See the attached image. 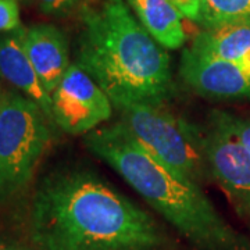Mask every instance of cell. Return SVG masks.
Returning a JSON list of instances; mask_svg holds the SVG:
<instances>
[{"label":"cell","mask_w":250,"mask_h":250,"mask_svg":"<svg viewBox=\"0 0 250 250\" xmlns=\"http://www.w3.org/2000/svg\"><path fill=\"white\" fill-rule=\"evenodd\" d=\"M190 47L232 62L250 74V21L206 29L196 36Z\"/></svg>","instance_id":"11"},{"label":"cell","mask_w":250,"mask_h":250,"mask_svg":"<svg viewBox=\"0 0 250 250\" xmlns=\"http://www.w3.org/2000/svg\"><path fill=\"white\" fill-rule=\"evenodd\" d=\"M235 126H236V132L241 138L242 145L250 154V117L242 118L235 116Z\"/></svg>","instance_id":"17"},{"label":"cell","mask_w":250,"mask_h":250,"mask_svg":"<svg viewBox=\"0 0 250 250\" xmlns=\"http://www.w3.org/2000/svg\"><path fill=\"white\" fill-rule=\"evenodd\" d=\"M21 28L17 0H0V31H17Z\"/></svg>","instance_id":"14"},{"label":"cell","mask_w":250,"mask_h":250,"mask_svg":"<svg viewBox=\"0 0 250 250\" xmlns=\"http://www.w3.org/2000/svg\"><path fill=\"white\" fill-rule=\"evenodd\" d=\"M85 143L197 249H239L238 236L200 185L156 160L121 123L92 131Z\"/></svg>","instance_id":"3"},{"label":"cell","mask_w":250,"mask_h":250,"mask_svg":"<svg viewBox=\"0 0 250 250\" xmlns=\"http://www.w3.org/2000/svg\"><path fill=\"white\" fill-rule=\"evenodd\" d=\"M114 107L121 116L120 123L161 164L197 185L211 177L202 128L172 114L164 104L131 102Z\"/></svg>","instance_id":"4"},{"label":"cell","mask_w":250,"mask_h":250,"mask_svg":"<svg viewBox=\"0 0 250 250\" xmlns=\"http://www.w3.org/2000/svg\"><path fill=\"white\" fill-rule=\"evenodd\" d=\"M179 72L184 82L196 93L210 99H250V74L232 62L187 49Z\"/></svg>","instance_id":"8"},{"label":"cell","mask_w":250,"mask_h":250,"mask_svg":"<svg viewBox=\"0 0 250 250\" xmlns=\"http://www.w3.org/2000/svg\"><path fill=\"white\" fill-rule=\"evenodd\" d=\"M47 120L29 98L18 93L0 98V203L16 196L32 179L50 142Z\"/></svg>","instance_id":"5"},{"label":"cell","mask_w":250,"mask_h":250,"mask_svg":"<svg viewBox=\"0 0 250 250\" xmlns=\"http://www.w3.org/2000/svg\"><path fill=\"white\" fill-rule=\"evenodd\" d=\"M171 3L178 9L179 13L182 14V17H187L190 21L199 22L202 0H171Z\"/></svg>","instance_id":"16"},{"label":"cell","mask_w":250,"mask_h":250,"mask_svg":"<svg viewBox=\"0 0 250 250\" xmlns=\"http://www.w3.org/2000/svg\"><path fill=\"white\" fill-rule=\"evenodd\" d=\"M250 21V0H202L199 22L206 29Z\"/></svg>","instance_id":"13"},{"label":"cell","mask_w":250,"mask_h":250,"mask_svg":"<svg viewBox=\"0 0 250 250\" xmlns=\"http://www.w3.org/2000/svg\"><path fill=\"white\" fill-rule=\"evenodd\" d=\"M29 235L41 250H157L152 215L88 170L57 171L38 188Z\"/></svg>","instance_id":"1"},{"label":"cell","mask_w":250,"mask_h":250,"mask_svg":"<svg viewBox=\"0 0 250 250\" xmlns=\"http://www.w3.org/2000/svg\"><path fill=\"white\" fill-rule=\"evenodd\" d=\"M80 65L113 106L131 102L164 104L174 90L171 59L139 24L124 0L83 7Z\"/></svg>","instance_id":"2"},{"label":"cell","mask_w":250,"mask_h":250,"mask_svg":"<svg viewBox=\"0 0 250 250\" xmlns=\"http://www.w3.org/2000/svg\"><path fill=\"white\" fill-rule=\"evenodd\" d=\"M24 28H18L13 34L0 39V77L22 90L27 98L34 100L45 111L50 121L52 95L45 89L24 47Z\"/></svg>","instance_id":"10"},{"label":"cell","mask_w":250,"mask_h":250,"mask_svg":"<svg viewBox=\"0 0 250 250\" xmlns=\"http://www.w3.org/2000/svg\"><path fill=\"white\" fill-rule=\"evenodd\" d=\"M142 27L164 49L175 50L184 46L187 35L182 14L171 0H129Z\"/></svg>","instance_id":"12"},{"label":"cell","mask_w":250,"mask_h":250,"mask_svg":"<svg viewBox=\"0 0 250 250\" xmlns=\"http://www.w3.org/2000/svg\"><path fill=\"white\" fill-rule=\"evenodd\" d=\"M22 42L42 85L52 95L70 68L65 36L54 25L39 24L24 28Z\"/></svg>","instance_id":"9"},{"label":"cell","mask_w":250,"mask_h":250,"mask_svg":"<svg viewBox=\"0 0 250 250\" xmlns=\"http://www.w3.org/2000/svg\"><path fill=\"white\" fill-rule=\"evenodd\" d=\"M113 113L106 92L77 64H71L52 93V117L62 131L82 135L98 129Z\"/></svg>","instance_id":"7"},{"label":"cell","mask_w":250,"mask_h":250,"mask_svg":"<svg viewBox=\"0 0 250 250\" xmlns=\"http://www.w3.org/2000/svg\"><path fill=\"white\" fill-rule=\"evenodd\" d=\"M0 250H16V249H13V248H10V246H7V245H4V243H1V242H0Z\"/></svg>","instance_id":"18"},{"label":"cell","mask_w":250,"mask_h":250,"mask_svg":"<svg viewBox=\"0 0 250 250\" xmlns=\"http://www.w3.org/2000/svg\"><path fill=\"white\" fill-rule=\"evenodd\" d=\"M41 10L46 14H53V16H62L70 13L80 0H38Z\"/></svg>","instance_id":"15"},{"label":"cell","mask_w":250,"mask_h":250,"mask_svg":"<svg viewBox=\"0 0 250 250\" xmlns=\"http://www.w3.org/2000/svg\"><path fill=\"white\" fill-rule=\"evenodd\" d=\"M211 177L239 210L250 213V154L236 132L235 116L213 111L202 126Z\"/></svg>","instance_id":"6"}]
</instances>
